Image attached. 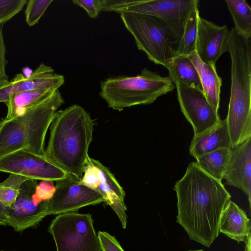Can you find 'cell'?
<instances>
[{"label": "cell", "instance_id": "cell-4", "mask_svg": "<svg viewBox=\"0 0 251 251\" xmlns=\"http://www.w3.org/2000/svg\"><path fill=\"white\" fill-rule=\"evenodd\" d=\"M64 102L58 90L22 114L0 123V158L19 150L44 156L45 141L57 109Z\"/></svg>", "mask_w": 251, "mask_h": 251}, {"label": "cell", "instance_id": "cell-28", "mask_svg": "<svg viewBox=\"0 0 251 251\" xmlns=\"http://www.w3.org/2000/svg\"><path fill=\"white\" fill-rule=\"evenodd\" d=\"M84 175L80 181V183L94 190H96L100 183L98 170L93 164L88 156L83 169Z\"/></svg>", "mask_w": 251, "mask_h": 251}, {"label": "cell", "instance_id": "cell-29", "mask_svg": "<svg viewBox=\"0 0 251 251\" xmlns=\"http://www.w3.org/2000/svg\"><path fill=\"white\" fill-rule=\"evenodd\" d=\"M55 192L53 181L43 180L36 186L33 195V201L40 204L44 201L50 200Z\"/></svg>", "mask_w": 251, "mask_h": 251}, {"label": "cell", "instance_id": "cell-18", "mask_svg": "<svg viewBox=\"0 0 251 251\" xmlns=\"http://www.w3.org/2000/svg\"><path fill=\"white\" fill-rule=\"evenodd\" d=\"M219 231L238 243H246L251 238L250 219L245 212L231 201L222 212Z\"/></svg>", "mask_w": 251, "mask_h": 251}, {"label": "cell", "instance_id": "cell-1", "mask_svg": "<svg viewBox=\"0 0 251 251\" xmlns=\"http://www.w3.org/2000/svg\"><path fill=\"white\" fill-rule=\"evenodd\" d=\"M174 190L177 197V222L191 240L209 247L220 232L223 211L231 196L222 181L211 177L190 163L183 176Z\"/></svg>", "mask_w": 251, "mask_h": 251}, {"label": "cell", "instance_id": "cell-31", "mask_svg": "<svg viewBox=\"0 0 251 251\" xmlns=\"http://www.w3.org/2000/svg\"><path fill=\"white\" fill-rule=\"evenodd\" d=\"M98 236L102 251H124L115 237L108 233L99 231Z\"/></svg>", "mask_w": 251, "mask_h": 251}, {"label": "cell", "instance_id": "cell-23", "mask_svg": "<svg viewBox=\"0 0 251 251\" xmlns=\"http://www.w3.org/2000/svg\"><path fill=\"white\" fill-rule=\"evenodd\" d=\"M232 17L235 29L243 35L251 38V8L245 0H226Z\"/></svg>", "mask_w": 251, "mask_h": 251}, {"label": "cell", "instance_id": "cell-13", "mask_svg": "<svg viewBox=\"0 0 251 251\" xmlns=\"http://www.w3.org/2000/svg\"><path fill=\"white\" fill-rule=\"evenodd\" d=\"M229 31L226 25L219 26L200 17L197 20L195 52L206 64H215L228 50Z\"/></svg>", "mask_w": 251, "mask_h": 251}, {"label": "cell", "instance_id": "cell-11", "mask_svg": "<svg viewBox=\"0 0 251 251\" xmlns=\"http://www.w3.org/2000/svg\"><path fill=\"white\" fill-rule=\"evenodd\" d=\"M177 99L182 113L191 125L194 135L213 126L221 120L201 89L176 84Z\"/></svg>", "mask_w": 251, "mask_h": 251}, {"label": "cell", "instance_id": "cell-15", "mask_svg": "<svg viewBox=\"0 0 251 251\" xmlns=\"http://www.w3.org/2000/svg\"><path fill=\"white\" fill-rule=\"evenodd\" d=\"M63 75L54 73V70L43 63L26 76L19 73L9 80L7 86L11 97L23 91L36 89L59 88L64 84Z\"/></svg>", "mask_w": 251, "mask_h": 251}, {"label": "cell", "instance_id": "cell-32", "mask_svg": "<svg viewBox=\"0 0 251 251\" xmlns=\"http://www.w3.org/2000/svg\"><path fill=\"white\" fill-rule=\"evenodd\" d=\"M3 25H0V86L9 82L8 76L5 72V67L8 64L6 59V47L3 34Z\"/></svg>", "mask_w": 251, "mask_h": 251}, {"label": "cell", "instance_id": "cell-2", "mask_svg": "<svg viewBox=\"0 0 251 251\" xmlns=\"http://www.w3.org/2000/svg\"><path fill=\"white\" fill-rule=\"evenodd\" d=\"M94 125L89 113L78 105L57 111L50 126L45 157L67 174L81 179Z\"/></svg>", "mask_w": 251, "mask_h": 251}, {"label": "cell", "instance_id": "cell-7", "mask_svg": "<svg viewBox=\"0 0 251 251\" xmlns=\"http://www.w3.org/2000/svg\"><path fill=\"white\" fill-rule=\"evenodd\" d=\"M199 0H103V11L136 13L156 17L180 40L190 14L198 9Z\"/></svg>", "mask_w": 251, "mask_h": 251}, {"label": "cell", "instance_id": "cell-8", "mask_svg": "<svg viewBox=\"0 0 251 251\" xmlns=\"http://www.w3.org/2000/svg\"><path fill=\"white\" fill-rule=\"evenodd\" d=\"M57 251H101L90 214L71 212L58 215L51 222Z\"/></svg>", "mask_w": 251, "mask_h": 251}, {"label": "cell", "instance_id": "cell-21", "mask_svg": "<svg viewBox=\"0 0 251 251\" xmlns=\"http://www.w3.org/2000/svg\"><path fill=\"white\" fill-rule=\"evenodd\" d=\"M169 76L175 84L201 89L198 72L187 56L177 55L167 66Z\"/></svg>", "mask_w": 251, "mask_h": 251}, {"label": "cell", "instance_id": "cell-34", "mask_svg": "<svg viewBox=\"0 0 251 251\" xmlns=\"http://www.w3.org/2000/svg\"><path fill=\"white\" fill-rule=\"evenodd\" d=\"M245 251H251V244H248L246 245Z\"/></svg>", "mask_w": 251, "mask_h": 251}, {"label": "cell", "instance_id": "cell-19", "mask_svg": "<svg viewBox=\"0 0 251 251\" xmlns=\"http://www.w3.org/2000/svg\"><path fill=\"white\" fill-rule=\"evenodd\" d=\"M188 57L198 72L202 90L207 100L218 111L222 81L217 73L216 64H206L202 62L195 51Z\"/></svg>", "mask_w": 251, "mask_h": 251}, {"label": "cell", "instance_id": "cell-16", "mask_svg": "<svg viewBox=\"0 0 251 251\" xmlns=\"http://www.w3.org/2000/svg\"><path fill=\"white\" fill-rule=\"evenodd\" d=\"M90 160L98 170L100 183L97 190L103 197L104 202L109 205L119 217L122 226L125 228L127 224L126 208L124 202L125 192L114 176L108 168L100 161L90 157Z\"/></svg>", "mask_w": 251, "mask_h": 251}, {"label": "cell", "instance_id": "cell-33", "mask_svg": "<svg viewBox=\"0 0 251 251\" xmlns=\"http://www.w3.org/2000/svg\"><path fill=\"white\" fill-rule=\"evenodd\" d=\"M0 225H8L7 208L4 207L0 202Z\"/></svg>", "mask_w": 251, "mask_h": 251}, {"label": "cell", "instance_id": "cell-10", "mask_svg": "<svg viewBox=\"0 0 251 251\" xmlns=\"http://www.w3.org/2000/svg\"><path fill=\"white\" fill-rule=\"evenodd\" d=\"M0 172L22 176L29 179L53 181L62 179L69 175L45 156L24 150L1 157Z\"/></svg>", "mask_w": 251, "mask_h": 251}, {"label": "cell", "instance_id": "cell-14", "mask_svg": "<svg viewBox=\"0 0 251 251\" xmlns=\"http://www.w3.org/2000/svg\"><path fill=\"white\" fill-rule=\"evenodd\" d=\"M223 179L226 184L242 190L251 204V138L231 148Z\"/></svg>", "mask_w": 251, "mask_h": 251}, {"label": "cell", "instance_id": "cell-27", "mask_svg": "<svg viewBox=\"0 0 251 251\" xmlns=\"http://www.w3.org/2000/svg\"><path fill=\"white\" fill-rule=\"evenodd\" d=\"M27 0H0V25H4L20 12Z\"/></svg>", "mask_w": 251, "mask_h": 251}, {"label": "cell", "instance_id": "cell-20", "mask_svg": "<svg viewBox=\"0 0 251 251\" xmlns=\"http://www.w3.org/2000/svg\"><path fill=\"white\" fill-rule=\"evenodd\" d=\"M58 89H36L15 94L5 102L7 110L4 119H10L22 114L28 108L50 97Z\"/></svg>", "mask_w": 251, "mask_h": 251}, {"label": "cell", "instance_id": "cell-24", "mask_svg": "<svg viewBox=\"0 0 251 251\" xmlns=\"http://www.w3.org/2000/svg\"><path fill=\"white\" fill-rule=\"evenodd\" d=\"M199 16L200 13L198 9L193 11L188 17L178 45L177 55L188 56L195 51L197 20Z\"/></svg>", "mask_w": 251, "mask_h": 251}, {"label": "cell", "instance_id": "cell-3", "mask_svg": "<svg viewBox=\"0 0 251 251\" xmlns=\"http://www.w3.org/2000/svg\"><path fill=\"white\" fill-rule=\"evenodd\" d=\"M228 51L231 83L226 119L233 148L251 138V38L232 28Z\"/></svg>", "mask_w": 251, "mask_h": 251}, {"label": "cell", "instance_id": "cell-25", "mask_svg": "<svg viewBox=\"0 0 251 251\" xmlns=\"http://www.w3.org/2000/svg\"><path fill=\"white\" fill-rule=\"evenodd\" d=\"M25 176L11 174L0 183V202L6 208L10 207L16 200L21 185L26 180Z\"/></svg>", "mask_w": 251, "mask_h": 251}, {"label": "cell", "instance_id": "cell-36", "mask_svg": "<svg viewBox=\"0 0 251 251\" xmlns=\"http://www.w3.org/2000/svg\"></svg>", "mask_w": 251, "mask_h": 251}, {"label": "cell", "instance_id": "cell-6", "mask_svg": "<svg viewBox=\"0 0 251 251\" xmlns=\"http://www.w3.org/2000/svg\"><path fill=\"white\" fill-rule=\"evenodd\" d=\"M121 18L133 36L139 50L165 68L176 56L180 40L161 19L149 15L122 13Z\"/></svg>", "mask_w": 251, "mask_h": 251}, {"label": "cell", "instance_id": "cell-35", "mask_svg": "<svg viewBox=\"0 0 251 251\" xmlns=\"http://www.w3.org/2000/svg\"><path fill=\"white\" fill-rule=\"evenodd\" d=\"M188 251H203V250H190Z\"/></svg>", "mask_w": 251, "mask_h": 251}, {"label": "cell", "instance_id": "cell-30", "mask_svg": "<svg viewBox=\"0 0 251 251\" xmlns=\"http://www.w3.org/2000/svg\"><path fill=\"white\" fill-rule=\"evenodd\" d=\"M73 2L84 9L92 18H97L103 8V0H74Z\"/></svg>", "mask_w": 251, "mask_h": 251}, {"label": "cell", "instance_id": "cell-22", "mask_svg": "<svg viewBox=\"0 0 251 251\" xmlns=\"http://www.w3.org/2000/svg\"><path fill=\"white\" fill-rule=\"evenodd\" d=\"M231 148H221L196 158L199 167L211 177L222 181L228 164Z\"/></svg>", "mask_w": 251, "mask_h": 251}, {"label": "cell", "instance_id": "cell-12", "mask_svg": "<svg viewBox=\"0 0 251 251\" xmlns=\"http://www.w3.org/2000/svg\"><path fill=\"white\" fill-rule=\"evenodd\" d=\"M37 185L36 180L25 181L20 188L16 200L7 208L8 225L16 231L21 232L34 226L46 217L45 201L37 204L33 200Z\"/></svg>", "mask_w": 251, "mask_h": 251}, {"label": "cell", "instance_id": "cell-17", "mask_svg": "<svg viewBox=\"0 0 251 251\" xmlns=\"http://www.w3.org/2000/svg\"><path fill=\"white\" fill-rule=\"evenodd\" d=\"M231 148L226 119L197 135H194L189 146L190 154L195 158L221 148Z\"/></svg>", "mask_w": 251, "mask_h": 251}, {"label": "cell", "instance_id": "cell-26", "mask_svg": "<svg viewBox=\"0 0 251 251\" xmlns=\"http://www.w3.org/2000/svg\"><path fill=\"white\" fill-rule=\"evenodd\" d=\"M52 0H28L25 14V22L29 26L38 24Z\"/></svg>", "mask_w": 251, "mask_h": 251}, {"label": "cell", "instance_id": "cell-5", "mask_svg": "<svg viewBox=\"0 0 251 251\" xmlns=\"http://www.w3.org/2000/svg\"><path fill=\"white\" fill-rule=\"evenodd\" d=\"M175 87L169 76L145 68L135 76H119L102 81L99 95L109 108L121 111L126 107L151 104Z\"/></svg>", "mask_w": 251, "mask_h": 251}, {"label": "cell", "instance_id": "cell-9", "mask_svg": "<svg viewBox=\"0 0 251 251\" xmlns=\"http://www.w3.org/2000/svg\"><path fill=\"white\" fill-rule=\"evenodd\" d=\"M80 180L69 174L66 177L56 181L54 195L44 202L46 216L75 212L82 207L104 202L97 190L81 184Z\"/></svg>", "mask_w": 251, "mask_h": 251}]
</instances>
